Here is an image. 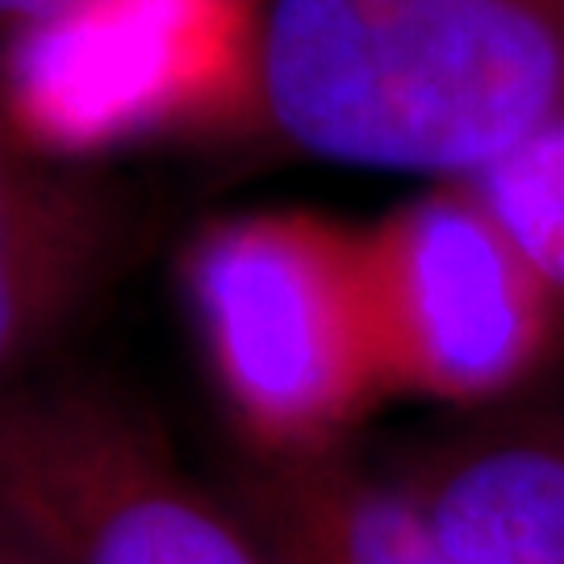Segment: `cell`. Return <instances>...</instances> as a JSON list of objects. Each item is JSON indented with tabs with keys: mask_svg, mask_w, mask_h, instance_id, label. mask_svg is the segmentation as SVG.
<instances>
[{
	"mask_svg": "<svg viewBox=\"0 0 564 564\" xmlns=\"http://www.w3.org/2000/svg\"><path fill=\"white\" fill-rule=\"evenodd\" d=\"M256 105L305 155L473 181L564 121V0H268Z\"/></svg>",
	"mask_w": 564,
	"mask_h": 564,
	"instance_id": "obj_1",
	"label": "cell"
},
{
	"mask_svg": "<svg viewBox=\"0 0 564 564\" xmlns=\"http://www.w3.org/2000/svg\"><path fill=\"white\" fill-rule=\"evenodd\" d=\"M184 289L251 452H335L389 393L360 235L297 209L226 218L197 235Z\"/></svg>",
	"mask_w": 564,
	"mask_h": 564,
	"instance_id": "obj_2",
	"label": "cell"
},
{
	"mask_svg": "<svg viewBox=\"0 0 564 564\" xmlns=\"http://www.w3.org/2000/svg\"><path fill=\"white\" fill-rule=\"evenodd\" d=\"M389 393L481 405L556 351L564 305L468 181H440L360 235Z\"/></svg>",
	"mask_w": 564,
	"mask_h": 564,
	"instance_id": "obj_3",
	"label": "cell"
},
{
	"mask_svg": "<svg viewBox=\"0 0 564 564\" xmlns=\"http://www.w3.org/2000/svg\"><path fill=\"white\" fill-rule=\"evenodd\" d=\"M251 0H72L18 30L4 121L46 155L88 151L256 101Z\"/></svg>",
	"mask_w": 564,
	"mask_h": 564,
	"instance_id": "obj_4",
	"label": "cell"
},
{
	"mask_svg": "<svg viewBox=\"0 0 564 564\" xmlns=\"http://www.w3.org/2000/svg\"><path fill=\"white\" fill-rule=\"evenodd\" d=\"M0 485L76 564H272L223 494L193 481L160 426L109 389L9 393Z\"/></svg>",
	"mask_w": 564,
	"mask_h": 564,
	"instance_id": "obj_5",
	"label": "cell"
},
{
	"mask_svg": "<svg viewBox=\"0 0 564 564\" xmlns=\"http://www.w3.org/2000/svg\"><path fill=\"white\" fill-rule=\"evenodd\" d=\"M126 247L118 193L0 113V402L118 276Z\"/></svg>",
	"mask_w": 564,
	"mask_h": 564,
	"instance_id": "obj_6",
	"label": "cell"
},
{
	"mask_svg": "<svg viewBox=\"0 0 564 564\" xmlns=\"http://www.w3.org/2000/svg\"><path fill=\"white\" fill-rule=\"evenodd\" d=\"M223 498L272 564H460L402 485L335 452H251Z\"/></svg>",
	"mask_w": 564,
	"mask_h": 564,
	"instance_id": "obj_7",
	"label": "cell"
},
{
	"mask_svg": "<svg viewBox=\"0 0 564 564\" xmlns=\"http://www.w3.org/2000/svg\"><path fill=\"white\" fill-rule=\"evenodd\" d=\"M460 564H564V426H506L398 481Z\"/></svg>",
	"mask_w": 564,
	"mask_h": 564,
	"instance_id": "obj_8",
	"label": "cell"
},
{
	"mask_svg": "<svg viewBox=\"0 0 564 564\" xmlns=\"http://www.w3.org/2000/svg\"><path fill=\"white\" fill-rule=\"evenodd\" d=\"M468 184L564 305V121Z\"/></svg>",
	"mask_w": 564,
	"mask_h": 564,
	"instance_id": "obj_9",
	"label": "cell"
},
{
	"mask_svg": "<svg viewBox=\"0 0 564 564\" xmlns=\"http://www.w3.org/2000/svg\"><path fill=\"white\" fill-rule=\"evenodd\" d=\"M0 564H76L67 547L0 485Z\"/></svg>",
	"mask_w": 564,
	"mask_h": 564,
	"instance_id": "obj_10",
	"label": "cell"
},
{
	"mask_svg": "<svg viewBox=\"0 0 564 564\" xmlns=\"http://www.w3.org/2000/svg\"><path fill=\"white\" fill-rule=\"evenodd\" d=\"M72 0H0V25H13V30H25V25H39V21L63 13Z\"/></svg>",
	"mask_w": 564,
	"mask_h": 564,
	"instance_id": "obj_11",
	"label": "cell"
}]
</instances>
